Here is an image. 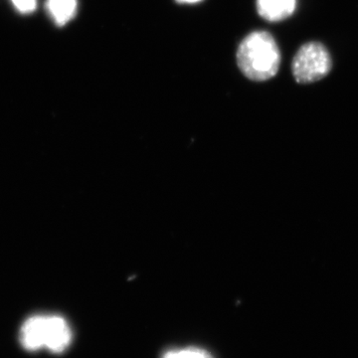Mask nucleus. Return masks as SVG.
Masks as SVG:
<instances>
[{
	"label": "nucleus",
	"instance_id": "nucleus-8",
	"mask_svg": "<svg viewBox=\"0 0 358 358\" xmlns=\"http://www.w3.org/2000/svg\"><path fill=\"white\" fill-rule=\"evenodd\" d=\"M176 1L180 2V3H197V2L201 1V0H176Z\"/></svg>",
	"mask_w": 358,
	"mask_h": 358
},
{
	"label": "nucleus",
	"instance_id": "nucleus-2",
	"mask_svg": "<svg viewBox=\"0 0 358 358\" xmlns=\"http://www.w3.org/2000/svg\"><path fill=\"white\" fill-rule=\"evenodd\" d=\"M72 331L64 317L56 315H32L20 331V345L28 352L47 350L60 355L72 343Z\"/></svg>",
	"mask_w": 358,
	"mask_h": 358
},
{
	"label": "nucleus",
	"instance_id": "nucleus-4",
	"mask_svg": "<svg viewBox=\"0 0 358 358\" xmlns=\"http://www.w3.org/2000/svg\"><path fill=\"white\" fill-rule=\"evenodd\" d=\"M296 6V0H257V10L261 17L271 22L287 20Z\"/></svg>",
	"mask_w": 358,
	"mask_h": 358
},
{
	"label": "nucleus",
	"instance_id": "nucleus-6",
	"mask_svg": "<svg viewBox=\"0 0 358 358\" xmlns=\"http://www.w3.org/2000/svg\"><path fill=\"white\" fill-rule=\"evenodd\" d=\"M162 358H212L206 350L197 348H179L169 350Z\"/></svg>",
	"mask_w": 358,
	"mask_h": 358
},
{
	"label": "nucleus",
	"instance_id": "nucleus-5",
	"mask_svg": "<svg viewBox=\"0 0 358 358\" xmlns=\"http://www.w3.org/2000/svg\"><path fill=\"white\" fill-rule=\"evenodd\" d=\"M46 8L57 25L67 24L76 15L77 0H47Z\"/></svg>",
	"mask_w": 358,
	"mask_h": 358
},
{
	"label": "nucleus",
	"instance_id": "nucleus-3",
	"mask_svg": "<svg viewBox=\"0 0 358 358\" xmlns=\"http://www.w3.org/2000/svg\"><path fill=\"white\" fill-rule=\"evenodd\" d=\"M333 67L331 54L320 42H308L294 55L292 72L300 84H310L324 79Z\"/></svg>",
	"mask_w": 358,
	"mask_h": 358
},
{
	"label": "nucleus",
	"instance_id": "nucleus-7",
	"mask_svg": "<svg viewBox=\"0 0 358 358\" xmlns=\"http://www.w3.org/2000/svg\"><path fill=\"white\" fill-rule=\"evenodd\" d=\"M11 2L22 14L32 13L37 7V0H11Z\"/></svg>",
	"mask_w": 358,
	"mask_h": 358
},
{
	"label": "nucleus",
	"instance_id": "nucleus-1",
	"mask_svg": "<svg viewBox=\"0 0 358 358\" xmlns=\"http://www.w3.org/2000/svg\"><path fill=\"white\" fill-rule=\"evenodd\" d=\"M237 63L250 80L272 79L281 64V53L274 37L266 31L252 32L238 48Z\"/></svg>",
	"mask_w": 358,
	"mask_h": 358
}]
</instances>
